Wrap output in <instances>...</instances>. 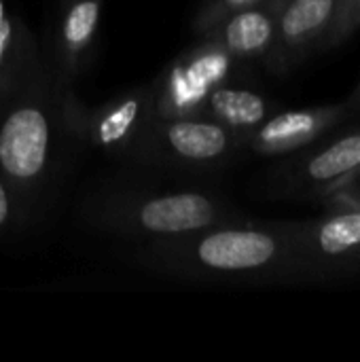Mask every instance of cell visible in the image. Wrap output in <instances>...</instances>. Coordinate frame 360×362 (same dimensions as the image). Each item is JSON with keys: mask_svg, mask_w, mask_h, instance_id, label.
Listing matches in <instances>:
<instances>
[{"mask_svg": "<svg viewBox=\"0 0 360 362\" xmlns=\"http://www.w3.org/2000/svg\"><path fill=\"white\" fill-rule=\"evenodd\" d=\"M136 261L185 280H255L299 274L284 225H214L195 233L146 240Z\"/></svg>", "mask_w": 360, "mask_h": 362, "instance_id": "6da1fadb", "label": "cell"}, {"mask_svg": "<svg viewBox=\"0 0 360 362\" xmlns=\"http://www.w3.org/2000/svg\"><path fill=\"white\" fill-rule=\"evenodd\" d=\"M57 125L59 85L36 57L0 108V176L17 197L32 195L47 178Z\"/></svg>", "mask_w": 360, "mask_h": 362, "instance_id": "7a4b0ae2", "label": "cell"}, {"mask_svg": "<svg viewBox=\"0 0 360 362\" xmlns=\"http://www.w3.org/2000/svg\"><path fill=\"white\" fill-rule=\"evenodd\" d=\"M91 225L102 231L163 240L195 233L214 225L236 223L238 214L221 199L202 191L172 193H121L100 197L85 210Z\"/></svg>", "mask_w": 360, "mask_h": 362, "instance_id": "3957f363", "label": "cell"}, {"mask_svg": "<svg viewBox=\"0 0 360 362\" xmlns=\"http://www.w3.org/2000/svg\"><path fill=\"white\" fill-rule=\"evenodd\" d=\"M244 148V138L229 127L204 117L153 119L129 157L138 163L176 168V170H210L227 163Z\"/></svg>", "mask_w": 360, "mask_h": 362, "instance_id": "277c9868", "label": "cell"}, {"mask_svg": "<svg viewBox=\"0 0 360 362\" xmlns=\"http://www.w3.org/2000/svg\"><path fill=\"white\" fill-rule=\"evenodd\" d=\"M62 127L79 142L112 155L129 157L153 121V85L125 91L98 108H85L66 87H59Z\"/></svg>", "mask_w": 360, "mask_h": 362, "instance_id": "5b68a950", "label": "cell"}, {"mask_svg": "<svg viewBox=\"0 0 360 362\" xmlns=\"http://www.w3.org/2000/svg\"><path fill=\"white\" fill-rule=\"evenodd\" d=\"M240 62L219 45L197 38L187 51L174 57L151 83L153 119L195 117L208 95L233 78Z\"/></svg>", "mask_w": 360, "mask_h": 362, "instance_id": "8992f818", "label": "cell"}, {"mask_svg": "<svg viewBox=\"0 0 360 362\" xmlns=\"http://www.w3.org/2000/svg\"><path fill=\"white\" fill-rule=\"evenodd\" d=\"M301 276L360 269V208H333L320 218L284 225Z\"/></svg>", "mask_w": 360, "mask_h": 362, "instance_id": "52a82bcc", "label": "cell"}, {"mask_svg": "<svg viewBox=\"0 0 360 362\" xmlns=\"http://www.w3.org/2000/svg\"><path fill=\"white\" fill-rule=\"evenodd\" d=\"M360 168V132L286 161L272 176L276 195L323 197Z\"/></svg>", "mask_w": 360, "mask_h": 362, "instance_id": "ba28073f", "label": "cell"}, {"mask_svg": "<svg viewBox=\"0 0 360 362\" xmlns=\"http://www.w3.org/2000/svg\"><path fill=\"white\" fill-rule=\"evenodd\" d=\"M337 11L339 0H286L263 66L272 74H286L314 51H323Z\"/></svg>", "mask_w": 360, "mask_h": 362, "instance_id": "9c48e42d", "label": "cell"}, {"mask_svg": "<svg viewBox=\"0 0 360 362\" xmlns=\"http://www.w3.org/2000/svg\"><path fill=\"white\" fill-rule=\"evenodd\" d=\"M350 110L348 102L333 106H314L299 110L274 112L257 129L244 136V146L265 157L293 155L310 148L331 132Z\"/></svg>", "mask_w": 360, "mask_h": 362, "instance_id": "30bf717a", "label": "cell"}, {"mask_svg": "<svg viewBox=\"0 0 360 362\" xmlns=\"http://www.w3.org/2000/svg\"><path fill=\"white\" fill-rule=\"evenodd\" d=\"M284 2L286 0H263L248 8L236 11L197 38L219 45L240 64L263 62L274 45Z\"/></svg>", "mask_w": 360, "mask_h": 362, "instance_id": "8fae6325", "label": "cell"}, {"mask_svg": "<svg viewBox=\"0 0 360 362\" xmlns=\"http://www.w3.org/2000/svg\"><path fill=\"white\" fill-rule=\"evenodd\" d=\"M104 0H62V13L53 40V76L59 87L70 89L83 72L95 42Z\"/></svg>", "mask_w": 360, "mask_h": 362, "instance_id": "7c38bea8", "label": "cell"}, {"mask_svg": "<svg viewBox=\"0 0 360 362\" xmlns=\"http://www.w3.org/2000/svg\"><path fill=\"white\" fill-rule=\"evenodd\" d=\"M204 117L229 127L242 138L274 115V104L259 91L229 83L219 85L202 106Z\"/></svg>", "mask_w": 360, "mask_h": 362, "instance_id": "4fadbf2b", "label": "cell"}, {"mask_svg": "<svg viewBox=\"0 0 360 362\" xmlns=\"http://www.w3.org/2000/svg\"><path fill=\"white\" fill-rule=\"evenodd\" d=\"M36 57L30 34L11 17L4 0H0V108Z\"/></svg>", "mask_w": 360, "mask_h": 362, "instance_id": "5bb4252c", "label": "cell"}, {"mask_svg": "<svg viewBox=\"0 0 360 362\" xmlns=\"http://www.w3.org/2000/svg\"><path fill=\"white\" fill-rule=\"evenodd\" d=\"M259 2H263V0H204L197 15L193 17V34L202 36L204 32H208L212 25H216L227 15L248 8L252 4H259Z\"/></svg>", "mask_w": 360, "mask_h": 362, "instance_id": "9a60e30c", "label": "cell"}, {"mask_svg": "<svg viewBox=\"0 0 360 362\" xmlns=\"http://www.w3.org/2000/svg\"><path fill=\"white\" fill-rule=\"evenodd\" d=\"M360 28V0H352L348 6H344L337 17H335V23L325 40V47L323 51L327 49H333L337 45H342L344 40H348L356 30Z\"/></svg>", "mask_w": 360, "mask_h": 362, "instance_id": "2e32d148", "label": "cell"}, {"mask_svg": "<svg viewBox=\"0 0 360 362\" xmlns=\"http://www.w3.org/2000/svg\"><path fill=\"white\" fill-rule=\"evenodd\" d=\"M13 195L15 191L11 189V185L0 176V231H4L6 227H11L13 216H15V208H13Z\"/></svg>", "mask_w": 360, "mask_h": 362, "instance_id": "e0dca14e", "label": "cell"}, {"mask_svg": "<svg viewBox=\"0 0 360 362\" xmlns=\"http://www.w3.org/2000/svg\"><path fill=\"white\" fill-rule=\"evenodd\" d=\"M348 106H350V110H356V108H360V83H359V87L354 89L352 98L348 100Z\"/></svg>", "mask_w": 360, "mask_h": 362, "instance_id": "ac0fdd59", "label": "cell"}, {"mask_svg": "<svg viewBox=\"0 0 360 362\" xmlns=\"http://www.w3.org/2000/svg\"><path fill=\"white\" fill-rule=\"evenodd\" d=\"M350 2H352V0H339V11H342L344 6H348ZM339 11H337V13H339Z\"/></svg>", "mask_w": 360, "mask_h": 362, "instance_id": "d6986e66", "label": "cell"}]
</instances>
